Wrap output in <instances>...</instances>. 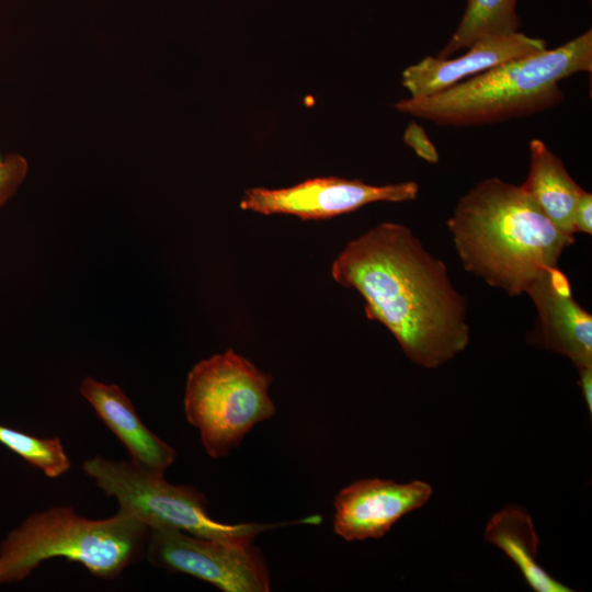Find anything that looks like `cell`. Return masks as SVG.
<instances>
[{
  "label": "cell",
  "instance_id": "30bf717a",
  "mask_svg": "<svg viewBox=\"0 0 592 592\" xmlns=\"http://www.w3.org/2000/svg\"><path fill=\"white\" fill-rule=\"evenodd\" d=\"M456 58L426 56L402 71L401 83L411 98L432 95L506 61L547 49L542 38L515 32L473 43Z\"/></svg>",
  "mask_w": 592,
  "mask_h": 592
},
{
  "label": "cell",
  "instance_id": "9c48e42d",
  "mask_svg": "<svg viewBox=\"0 0 592 592\" xmlns=\"http://www.w3.org/2000/svg\"><path fill=\"white\" fill-rule=\"evenodd\" d=\"M432 492L431 485L421 480L354 481L334 499V532L348 542L380 538L406 514L422 508Z\"/></svg>",
  "mask_w": 592,
  "mask_h": 592
},
{
  "label": "cell",
  "instance_id": "8fae6325",
  "mask_svg": "<svg viewBox=\"0 0 592 592\" xmlns=\"http://www.w3.org/2000/svg\"><path fill=\"white\" fill-rule=\"evenodd\" d=\"M526 294L538 312L540 344L567 356L577 369L592 367V316L573 299L568 277L553 267Z\"/></svg>",
  "mask_w": 592,
  "mask_h": 592
},
{
  "label": "cell",
  "instance_id": "3957f363",
  "mask_svg": "<svg viewBox=\"0 0 592 592\" xmlns=\"http://www.w3.org/2000/svg\"><path fill=\"white\" fill-rule=\"evenodd\" d=\"M592 71V31L554 49L506 61L448 89L395 104L443 126H478L523 117L562 101L558 82Z\"/></svg>",
  "mask_w": 592,
  "mask_h": 592
},
{
  "label": "cell",
  "instance_id": "4fadbf2b",
  "mask_svg": "<svg viewBox=\"0 0 592 592\" xmlns=\"http://www.w3.org/2000/svg\"><path fill=\"white\" fill-rule=\"evenodd\" d=\"M530 169L521 186L561 232L573 236V214L583 189L544 141L530 143Z\"/></svg>",
  "mask_w": 592,
  "mask_h": 592
},
{
  "label": "cell",
  "instance_id": "6da1fadb",
  "mask_svg": "<svg viewBox=\"0 0 592 592\" xmlns=\"http://www.w3.org/2000/svg\"><path fill=\"white\" fill-rule=\"evenodd\" d=\"M331 275L358 292L366 317L385 326L419 366L436 368L467 348L466 298L407 226L382 223L350 241Z\"/></svg>",
  "mask_w": 592,
  "mask_h": 592
},
{
  "label": "cell",
  "instance_id": "7a4b0ae2",
  "mask_svg": "<svg viewBox=\"0 0 592 592\" xmlns=\"http://www.w3.org/2000/svg\"><path fill=\"white\" fill-rule=\"evenodd\" d=\"M447 227L464 269L509 296L526 293L574 242L521 185L498 178L462 196Z\"/></svg>",
  "mask_w": 592,
  "mask_h": 592
},
{
  "label": "cell",
  "instance_id": "2e32d148",
  "mask_svg": "<svg viewBox=\"0 0 592 592\" xmlns=\"http://www.w3.org/2000/svg\"><path fill=\"white\" fill-rule=\"evenodd\" d=\"M0 443L49 478L62 476L71 466L59 437H37L0 425Z\"/></svg>",
  "mask_w": 592,
  "mask_h": 592
},
{
  "label": "cell",
  "instance_id": "ffe728a7",
  "mask_svg": "<svg viewBox=\"0 0 592 592\" xmlns=\"http://www.w3.org/2000/svg\"><path fill=\"white\" fill-rule=\"evenodd\" d=\"M580 378L579 385L581 387L582 396L589 409L590 415L592 414V367L578 369Z\"/></svg>",
  "mask_w": 592,
  "mask_h": 592
},
{
  "label": "cell",
  "instance_id": "ba28073f",
  "mask_svg": "<svg viewBox=\"0 0 592 592\" xmlns=\"http://www.w3.org/2000/svg\"><path fill=\"white\" fill-rule=\"evenodd\" d=\"M413 181L372 185L360 179L320 177L282 189L252 187L244 191L240 208L262 215H292L321 220L354 212L375 202H407L418 196Z\"/></svg>",
  "mask_w": 592,
  "mask_h": 592
},
{
  "label": "cell",
  "instance_id": "9a60e30c",
  "mask_svg": "<svg viewBox=\"0 0 592 592\" xmlns=\"http://www.w3.org/2000/svg\"><path fill=\"white\" fill-rule=\"evenodd\" d=\"M516 1L467 0L457 29L437 57L448 58L483 37L519 32L521 20L516 13Z\"/></svg>",
  "mask_w": 592,
  "mask_h": 592
},
{
  "label": "cell",
  "instance_id": "7c38bea8",
  "mask_svg": "<svg viewBox=\"0 0 592 592\" xmlns=\"http://www.w3.org/2000/svg\"><path fill=\"white\" fill-rule=\"evenodd\" d=\"M80 392L123 443L130 460L163 473L173 464L175 451L144 424L119 386L88 376L81 382Z\"/></svg>",
  "mask_w": 592,
  "mask_h": 592
},
{
  "label": "cell",
  "instance_id": "5bb4252c",
  "mask_svg": "<svg viewBox=\"0 0 592 592\" xmlns=\"http://www.w3.org/2000/svg\"><path fill=\"white\" fill-rule=\"evenodd\" d=\"M485 538L501 549L517 567L525 582L536 592H570L537 561L539 539L532 516L517 505L496 512L485 528Z\"/></svg>",
  "mask_w": 592,
  "mask_h": 592
},
{
  "label": "cell",
  "instance_id": "ac0fdd59",
  "mask_svg": "<svg viewBox=\"0 0 592 592\" xmlns=\"http://www.w3.org/2000/svg\"><path fill=\"white\" fill-rule=\"evenodd\" d=\"M403 141L418 157L430 163H436L440 159L436 148L428 134L417 122L408 124L403 133Z\"/></svg>",
  "mask_w": 592,
  "mask_h": 592
},
{
  "label": "cell",
  "instance_id": "d6986e66",
  "mask_svg": "<svg viewBox=\"0 0 592 592\" xmlns=\"http://www.w3.org/2000/svg\"><path fill=\"white\" fill-rule=\"evenodd\" d=\"M573 230L576 232L592 234V194L583 191L573 214Z\"/></svg>",
  "mask_w": 592,
  "mask_h": 592
},
{
  "label": "cell",
  "instance_id": "5b68a950",
  "mask_svg": "<svg viewBox=\"0 0 592 592\" xmlns=\"http://www.w3.org/2000/svg\"><path fill=\"white\" fill-rule=\"evenodd\" d=\"M83 473L106 496L117 500L119 510L151 528H173L187 534L236 543H253L262 532L283 525L318 524L319 515L298 521L260 524H225L207 512L206 497L192 486L173 485L163 471L149 469L133 460H114L103 456L86 459Z\"/></svg>",
  "mask_w": 592,
  "mask_h": 592
},
{
  "label": "cell",
  "instance_id": "8992f818",
  "mask_svg": "<svg viewBox=\"0 0 592 592\" xmlns=\"http://www.w3.org/2000/svg\"><path fill=\"white\" fill-rule=\"evenodd\" d=\"M272 376L231 349L196 363L187 374L184 412L212 458L236 448L252 428L275 413Z\"/></svg>",
  "mask_w": 592,
  "mask_h": 592
},
{
  "label": "cell",
  "instance_id": "e0dca14e",
  "mask_svg": "<svg viewBox=\"0 0 592 592\" xmlns=\"http://www.w3.org/2000/svg\"><path fill=\"white\" fill-rule=\"evenodd\" d=\"M27 171L29 162L20 153L10 152L0 160V209L16 193Z\"/></svg>",
  "mask_w": 592,
  "mask_h": 592
},
{
  "label": "cell",
  "instance_id": "52a82bcc",
  "mask_svg": "<svg viewBox=\"0 0 592 592\" xmlns=\"http://www.w3.org/2000/svg\"><path fill=\"white\" fill-rule=\"evenodd\" d=\"M146 555L168 571L192 576L225 592H267L270 571L253 543L203 538L182 531L151 528Z\"/></svg>",
  "mask_w": 592,
  "mask_h": 592
},
{
  "label": "cell",
  "instance_id": "277c9868",
  "mask_svg": "<svg viewBox=\"0 0 592 592\" xmlns=\"http://www.w3.org/2000/svg\"><path fill=\"white\" fill-rule=\"evenodd\" d=\"M149 534L147 525L122 510L103 520L83 517L70 506L36 512L1 542L0 584L20 582L55 557L114 579L144 556Z\"/></svg>",
  "mask_w": 592,
  "mask_h": 592
}]
</instances>
